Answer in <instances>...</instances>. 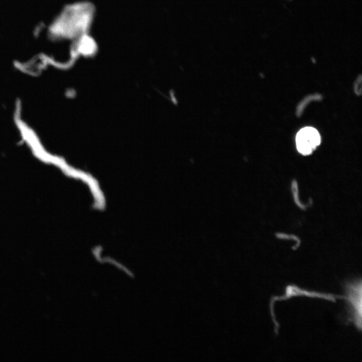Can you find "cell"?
<instances>
[{
  "instance_id": "2",
  "label": "cell",
  "mask_w": 362,
  "mask_h": 362,
  "mask_svg": "<svg viewBox=\"0 0 362 362\" xmlns=\"http://www.w3.org/2000/svg\"><path fill=\"white\" fill-rule=\"evenodd\" d=\"M296 142L299 153L307 155L311 154L320 144L321 138L316 129L306 127L298 132Z\"/></svg>"
},
{
  "instance_id": "3",
  "label": "cell",
  "mask_w": 362,
  "mask_h": 362,
  "mask_svg": "<svg viewBox=\"0 0 362 362\" xmlns=\"http://www.w3.org/2000/svg\"><path fill=\"white\" fill-rule=\"evenodd\" d=\"M285 295L282 297H274L272 299L270 303V313L272 318L275 317L274 312V302L277 300H286L293 296H305L310 297L323 298L331 301H335L336 298H341V296L320 293L314 291H309L301 289L295 285H289L287 287Z\"/></svg>"
},
{
  "instance_id": "4",
  "label": "cell",
  "mask_w": 362,
  "mask_h": 362,
  "mask_svg": "<svg viewBox=\"0 0 362 362\" xmlns=\"http://www.w3.org/2000/svg\"><path fill=\"white\" fill-rule=\"evenodd\" d=\"M354 92L357 95H360L361 93V76H358L354 83Z\"/></svg>"
},
{
  "instance_id": "1",
  "label": "cell",
  "mask_w": 362,
  "mask_h": 362,
  "mask_svg": "<svg viewBox=\"0 0 362 362\" xmlns=\"http://www.w3.org/2000/svg\"><path fill=\"white\" fill-rule=\"evenodd\" d=\"M345 300L349 306L348 320L352 321L359 331L361 329V281L347 283L345 286Z\"/></svg>"
}]
</instances>
